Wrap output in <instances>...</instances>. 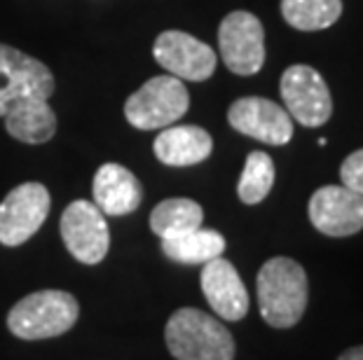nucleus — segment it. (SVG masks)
I'll use <instances>...</instances> for the list:
<instances>
[{"instance_id": "nucleus-7", "label": "nucleus", "mask_w": 363, "mask_h": 360, "mask_svg": "<svg viewBox=\"0 0 363 360\" xmlns=\"http://www.w3.org/2000/svg\"><path fill=\"white\" fill-rule=\"evenodd\" d=\"M61 239L68 252L82 265H99L111 248L106 216L96 204L84 199L66 206L61 216Z\"/></svg>"}, {"instance_id": "nucleus-13", "label": "nucleus", "mask_w": 363, "mask_h": 360, "mask_svg": "<svg viewBox=\"0 0 363 360\" xmlns=\"http://www.w3.org/2000/svg\"><path fill=\"white\" fill-rule=\"evenodd\" d=\"M202 293L223 320H242L249 311V293L235 265L216 257L202 269Z\"/></svg>"}, {"instance_id": "nucleus-1", "label": "nucleus", "mask_w": 363, "mask_h": 360, "mask_svg": "<svg viewBox=\"0 0 363 360\" xmlns=\"http://www.w3.org/2000/svg\"><path fill=\"white\" fill-rule=\"evenodd\" d=\"M260 316L272 327H293L307 309V274L291 257H272L258 272Z\"/></svg>"}, {"instance_id": "nucleus-15", "label": "nucleus", "mask_w": 363, "mask_h": 360, "mask_svg": "<svg viewBox=\"0 0 363 360\" xmlns=\"http://www.w3.org/2000/svg\"><path fill=\"white\" fill-rule=\"evenodd\" d=\"M155 157L167 166H195L208 159L213 141L206 129L195 124L164 127L152 143Z\"/></svg>"}, {"instance_id": "nucleus-19", "label": "nucleus", "mask_w": 363, "mask_h": 360, "mask_svg": "<svg viewBox=\"0 0 363 360\" xmlns=\"http://www.w3.org/2000/svg\"><path fill=\"white\" fill-rule=\"evenodd\" d=\"M286 24L298 30H323L342 14V0H281Z\"/></svg>"}, {"instance_id": "nucleus-18", "label": "nucleus", "mask_w": 363, "mask_h": 360, "mask_svg": "<svg viewBox=\"0 0 363 360\" xmlns=\"http://www.w3.org/2000/svg\"><path fill=\"white\" fill-rule=\"evenodd\" d=\"M204 222L202 206L192 199L174 197L160 202L150 213V229L160 239H174V236L188 234L192 229H199Z\"/></svg>"}, {"instance_id": "nucleus-11", "label": "nucleus", "mask_w": 363, "mask_h": 360, "mask_svg": "<svg viewBox=\"0 0 363 360\" xmlns=\"http://www.w3.org/2000/svg\"><path fill=\"white\" fill-rule=\"evenodd\" d=\"M228 122L235 132L267 145H286L293 139L291 115L262 96L237 98L228 110Z\"/></svg>"}, {"instance_id": "nucleus-20", "label": "nucleus", "mask_w": 363, "mask_h": 360, "mask_svg": "<svg viewBox=\"0 0 363 360\" xmlns=\"http://www.w3.org/2000/svg\"><path fill=\"white\" fill-rule=\"evenodd\" d=\"M274 185V162L267 152H251L246 157L242 178H239L237 194L244 204H260Z\"/></svg>"}, {"instance_id": "nucleus-21", "label": "nucleus", "mask_w": 363, "mask_h": 360, "mask_svg": "<svg viewBox=\"0 0 363 360\" xmlns=\"http://www.w3.org/2000/svg\"><path fill=\"white\" fill-rule=\"evenodd\" d=\"M340 180L345 187L354 190L357 194L363 197V150L352 152L340 166Z\"/></svg>"}, {"instance_id": "nucleus-16", "label": "nucleus", "mask_w": 363, "mask_h": 360, "mask_svg": "<svg viewBox=\"0 0 363 360\" xmlns=\"http://www.w3.org/2000/svg\"><path fill=\"white\" fill-rule=\"evenodd\" d=\"M3 117L7 134L28 145L48 143L57 132V115L43 96L19 98L7 108Z\"/></svg>"}, {"instance_id": "nucleus-22", "label": "nucleus", "mask_w": 363, "mask_h": 360, "mask_svg": "<svg viewBox=\"0 0 363 360\" xmlns=\"http://www.w3.org/2000/svg\"><path fill=\"white\" fill-rule=\"evenodd\" d=\"M337 360H363V347H354L350 351H345Z\"/></svg>"}, {"instance_id": "nucleus-6", "label": "nucleus", "mask_w": 363, "mask_h": 360, "mask_svg": "<svg viewBox=\"0 0 363 360\" xmlns=\"http://www.w3.org/2000/svg\"><path fill=\"white\" fill-rule=\"evenodd\" d=\"M218 47L223 64L235 75H256L265 64V30L256 14L237 10L220 21Z\"/></svg>"}, {"instance_id": "nucleus-3", "label": "nucleus", "mask_w": 363, "mask_h": 360, "mask_svg": "<svg viewBox=\"0 0 363 360\" xmlns=\"http://www.w3.org/2000/svg\"><path fill=\"white\" fill-rule=\"evenodd\" d=\"M80 313L78 300L64 290H38L7 313V327L19 339H50L68 332Z\"/></svg>"}, {"instance_id": "nucleus-5", "label": "nucleus", "mask_w": 363, "mask_h": 360, "mask_svg": "<svg viewBox=\"0 0 363 360\" xmlns=\"http://www.w3.org/2000/svg\"><path fill=\"white\" fill-rule=\"evenodd\" d=\"M279 89L286 112L303 127L316 129L326 124L333 115V98H330L328 84L312 66L298 64L286 68Z\"/></svg>"}, {"instance_id": "nucleus-2", "label": "nucleus", "mask_w": 363, "mask_h": 360, "mask_svg": "<svg viewBox=\"0 0 363 360\" xmlns=\"http://www.w3.org/2000/svg\"><path fill=\"white\" fill-rule=\"evenodd\" d=\"M167 347L176 360H233L235 339L220 320L185 306L167 320Z\"/></svg>"}, {"instance_id": "nucleus-8", "label": "nucleus", "mask_w": 363, "mask_h": 360, "mask_svg": "<svg viewBox=\"0 0 363 360\" xmlns=\"http://www.w3.org/2000/svg\"><path fill=\"white\" fill-rule=\"evenodd\" d=\"M50 192L40 182L17 185L0 204V243L21 246L33 236L50 213Z\"/></svg>"}, {"instance_id": "nucleus-9", "label": "nucleus", "mask_w": 363, "mask_h": 360, "mask_svg": "<svg viewBox=\"0 0 363 360\" xmlns=\"http://www.w3.org/2000/svg\"><path fill=\"white\" fill-rule=\"evenodd\" d=\"M54 94V75L43 61L24 52L0 45V117L24 96L50 98Z\"/></svg>"}, {"instance_id": "nucleus-10", "label": "nucleus", "mask_w": 363, "mask_h": 360, "mask_svg": "<svg viewBox=\"0 0 363 360\" xmlns=\"http://www.w3.org/2000/svg\"><path fill=\"white\" fill-rule=\"evenodd\" d=\"M155 61L179 80L204 82L213 75L218 57L206 42L183 30H164L152 45Z\"/></svg>"}, {"instance_id": "nucleus-17", "label": "nucleus", "mask_w": 363, "mask_h": 360, "mask_svg": "<svg viewBox=\"0 0 363 360\" xmlns=\"http://www.w3.org/2000/svg\"><path fill=\"white\" fill-rule=\"evenodd\" d=\"M225 250V236L216 229H192L188 234L162 239V252L179 265H206Z\"/></svg>"}, {"instance_id": "nucleus-12", "label": "nucleus", "mask_w": 363, "mask_h": 360, "mask_svg": "<svg viewBox=\"0 0 363 360\" xmlns=\"http://www.w3.org/2000/svg\"><path fill=\"white\" fill-rule=\"evenodd\" d=\"M312 225L326 236H352L363 229V197L345 185H326L310 199Z\"/></svg>"}, {"instance_id": "nucleus-14", "label": "nucleus", "mask_w": 363, "mask_h": 360, "mask_svg": "<svg viewBox=\"0 0 363 360\" xmlns=\"http://www.w3.org/2000/svg\"><path fill=\"white\" fill-rule=\"evenodd\" d=\"M94 204L104 216H129L143 202V187L122 164H104L94 175Z\"/></svg>"}, {"instance_id": "nucleus-4", "label": "nucleus", "mask_w": 363, "mask_h": 360, "mask_svg": "<svg viewBox=\"0 0 363 360\" xmlns=\"http://www.w3.org/2000/svg\"><path fill=\"white\" fill-rule=\"evenodd\" d=\"M190 108V94L183 80L174 75H157L134 91L125 103V117L134 129L150 132L179 122Z\"/></svg>"}]
</instances>
